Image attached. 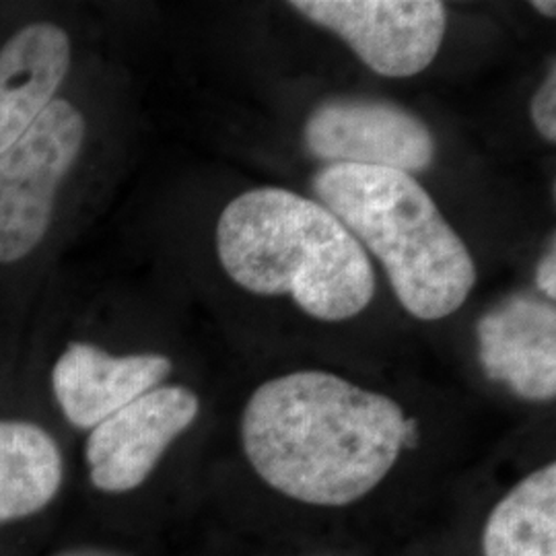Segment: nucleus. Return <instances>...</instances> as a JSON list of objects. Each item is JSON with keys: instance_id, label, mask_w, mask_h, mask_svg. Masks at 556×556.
<instances>
[{"instance_id": "3", "label": "nucleus", "mask_w": 556, "mask_h": 556, "mask_svg": "<svg viewBox=\"0 0 556 556\" xmlns=\"http://www.w3.org/2000/svg\"><path fill=\"white\" fill-rule=\"evenodd\" d=\"M314 192L383 264L402 307L433 321L457 312L477 285L466 243L417 179L402 172L326 165Z\"/></svg>"}, {"instance_id": "7", "label": "nucleus", "mask_w": 556, "mask_h": 556, "mask_svg": "<svg viewBox=\"0 0 556 556\" xmlns=\"http://www.w3.org/2000/svg\"><path fill=\"white\" fill-rule=\"evenodd\" d=\"M199 413L200 400L192 390L160 386L105 418L91 429L85 445L93 486L110 495L139 489Z\"/></svg>"}, {"instance_id": "1", "label": "nucleus", "mask_w": 556, "mask_h": 556, "mask_svg": "<svg viewBox=\"0 0 556 556\" xmlns=\"http://www.w3.org/2000/svg\"><path fill=\"white\" fill-rule=\"evenodd\" d=\"M417 439V420L392 397L328 371L262 383L241 418L243 452L256 475L280 495L316 507L369 495Z\"/></svg>"}, {"instance_id": "13", "label": "nucleus", "mask_w": 556, "mask_h": 556, "mask_svg": "<svg viewBox=\"0 0 556 556\" xmlns=\"http://www.w3.org/2000/svg\"><path fill=\"white\" fill-rule=\"evenodd\" d=\"M532 119L538 132L548 140H556V71L540 85L534 100H532Z\"/></svg>"}, {"instance_id": "9", "label": "nucleus", "mask_w": 556, "mask_h": 556, "mask_svg": "<svg viewBox=\"0 0 556 556\" xmlns=\"http://www.w3.org/2000/svg\"><path fill=\"white\" fill-rule=\"evenodd\" d=\"M169 374L172 361L163 355L114 357L89 342H71L54 363L52 392L73 427L96 429Z\"/></svg>"}, {"instance_id": "8", "label": "nucleus", "mask_w": 556, "mask_h": 556, "mask_svg": "<svg viewBox=\"0 0 556 556\" xmlns=\"http://www.w3.org/2000/svg\"><path fill=\"white\" fill-rule=\"evenodd\" d=\"M478 361L486 378L516 396H556V309L546 299L517 293L489 309L477 326Z\"/></svg>"}, {"instance_id": "16", "label": "nucleus", "mask_w": 556, "mask_h": 556, "mask_svg": "<svg viewBox=\"0 0 556 556\" xmlns=\"http://www.w3.org/2000/svg\"><path fill=\"white\" fill-rule=\"evenodd\" d=\"M532 7L536 9L538 13H542L544 17H551V20H555L556 15V2H548V0H534L532 2Z\"/></svg>"}, {"instance_id": "6", "label": "nucleus", "mask_w": 556, "mask_h": 556, "mask_svg": "<svg viewBox=\"0 0 556 556\" xmlns=\"http://www.w3.org/2000/svg\"><path fill=\"white\" fill-rule=\"evenodd\" d=\"M305 149L330 165L417 174L431 167L435 140L422 119L396 103L369 98L324 101L303 128Z\"/></svg>"}, {"instance_id": "11", "label": "nucleus", "mask_w": 556, "mask_h": 556, "mask_svg": "<svg viewBox=\"0 0 556 556\" xmlns=\"http://www.w3.org/2000/svg\"><path fill=\"white\" fill-rule=\"evenodd\" d=\"M64 459L36 422L0 420V526L38 516L56 498Z\"/></svg>"}, {"instance_id": "12", "label": "nucleus", "mask_w": 556, "mask_h": 556, "mask_svg": "<svg viewBox=\"0 0 556 556\" xmlns=\"http://www.w3.org/2000/svg\"><path fill=\"white\" fill-rule=\"evenodd\" d=\"M484 556H556V464L519 480L482 530Z\"/></svg>"}, {"instance_id": "15", "label": "nucleus", "mask_w": 556, "mask_h": 556, "mask_svg": "<svg viewBox=\"0 0 556 556\" xmlns=\"http://www.w3.org/2000/svg\"><path fill=\"white\" fill-rule=\"evenodd\" d=\"M52 556H132L128 553H122L116 548H103V546H73L66 551H60Z\"/></svg>"}, {"instance_id": "14", "label": "nucleus", "mask_w": 556, "mask_h": 556, "mask_svg": "<svg viewBox=\"0 0 556 556\" xmlns=\"http://www.w3.org/2000/svg\"><path fill=\"white\" fill-rule=\"evenodd\" d=\"M538 289L555 301L556 298V252L555 245L551 248L548 254H544V258L540 260L536 268Z\"/></svg>"}, {"instance_id": "4", "label": "nucleus", "mask_w": 556, "mask_h": 556, "mask_svg": "<svg viewBox=\"0 0 556 556\" xmlns=\"http://www.w3.org/2000/svg\"><path fill=\"white\" fill-rule=\"evenodd\" d=\"M85 119L66 100H54L0 153V264L34 252L46 236L60 184L79 157Z\"/></svg>"}, {"instance_id": "2", "label": "nucleus", "mask_w": 556, "mask_h": 556, "mask_svg": "<svg viewBox=\"0 0 556 556\" xmlns=\"http://www.w3.org/2000/svg\"><path fill=\"white\" fill-rule=\"evenodd\" d=\"M217 252L231 280L256 295H291L321 321L358 316L376 295L367 252L316 200L256 188L231 200L217 223Z\"/></svg>"}, {"instance_id": "5", "label": "nucleus", "mask_w": 556, "mask_h": 556, "mask_svg": "<svg viewBox=\"0 0 556 556\" xmlns=\"http://www.w3.org/2000/svg\"><path fill=\"white\" fill-rule=\"evenodd\" d=\"M291 7L346 41L381 77H415L443 43L447 9L439 0H295Z\"/></svg>"}, {"instance_id": "10", "label": "nucleus", "mask_w": 556, "mask_h": 556, "mask_svg": "<svg viewBox=\"0 0 556 556\" xmlns=\"http://www.w3.org/2000/svg\"><path fill=\"white\" fill-rule=\"evenodd\" d=\"M71 68V40L54 23L23 27L0 50V153L54 101Z\"/></svg>"}]
</instances>
